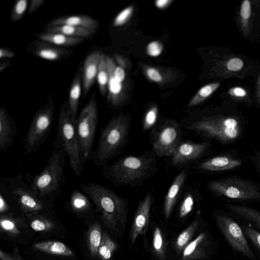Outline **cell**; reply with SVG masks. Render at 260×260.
Returning a JSON list of instances; mask_svg holds the SVG:
<instances>
[{
	"mask_svg": "<svg viewBox=\"0 0 260 260\" xmlns=\"http://www.w3.org/2000/svg\"><path fill=\"white\" fill-rule=\"evenodd\" d=\"M156 162L151 154L129 155L103 166V174L115 185H140L155 173Z\"/></svg>",
	"mask_w": 260,
	"mask_h": 260,
	"instance_id": "6da1fadb",
	"label": "cell"
},
{
	"mask_svg": "<svg viewBox=\"0 0 260 260\" xmlns=\"http://www.w3.org/2000/svg\"><path fill=\"white\" fill-rule=\"evenodd\" d=\"M66 157L64 150L56 139L43 170L33 177L26 174L29 185L41 199L51 201L60 194L66 180L64 168Z\"/></svg>",
	"mask_w": 260,
	"mask_h": 260,
	"instance_id": "7a4b0ae2",
	"label": "cell"
},
{
	"mask_svg": "<svg viewBox=\"0 0 260 260\" xmlns=\"http://www.w3.org/2000/svg\"><path fill=\"white\" fill-rule=\"evenodd\" d=\"M81 190L93 203L105 225L117 231L125 223L127 201L110 188L94 182L82 183Z\"/></svg>",
	"mask_w": 260,
	"mask_h": 260,
	"instance_id": "3957f363",
	"label": "cell"
},
{
	"mask_svg": "<svg viewBox=\"0 0 260 260\" xmlns=\"http://www.w3.org/2000/svg\"><path fill=\"white\" fill-rule=\"evenodd\" d=\"M127 116L119 115L112 118L101 132L98 144L92 152V163L103 167L124 147L130 128Z\"/></svg>",
	"mask_w": 260,
	"mask_h": 260,
	"instance_id": "277c9868",
	"label": "cell"
},
{
	"mask_svg": "<svg viewBox=\"0 0 260 260\" xmlns=\"http://www.w3.org/2000/svg\"><path fill=\"white\" fill-rule=\"evenodd\" d=\"M57 140L68 157L71 168L77 177H80L84 170L83 159L76 131V122L71 117L68 103L60 107L57 125Z\"/></svg>",
	"mask_w": 260,
	"mask_h": 260,
	"instance_id": "5b68a950",
	"label": "cell"
},
{
	"mask_svg": "<svg viewBox=\"0 0 260 260\" xmlns=\"http://www.w3.org/2000/svg\"><path fill=\"white\" fill-rule=\"evenodd\" d=\"M186 128L222 144L236 140L240 133L237 120L231 117H204L185 124Z\"/></svg>",
	"mask_w": 260,
	"mask_h": 260,
	"instance_id": "8992f818",
	"label": "cell"
},
{
	"mask_svg": "<svg viewBox=\"0 0 260 260\" xmlns=\"http://www.w3.org/2000/svg\"><path fill=\"white\" fill-rule=\"evenodd\" d=\"M98 121L97 104L94 96H92L80 112L76 122V131L84 162L91 159Z\"/></svg>",
	"mask_w": 260,
	"mask_h": 260,
	"instance_id": "52a82bcc",
	"label": "cell"
},
{
	"mask_svg": "<svg viewBox=\"0 0 260 260\" xmlns=\"http://www.w3.org/2000/svg\"><path fill=\"white\" fill-rule=\"evenodd\" d=\"M54 106L52 100L40 109L32 119L24 141V151H36L46 140L52 128Z\"/></svg>",
	"mask_w": 260,
	"mask_h": 260,
	"instance_id": "ba28073f",
	"label": "cell"
},
{
	"mask_svg": "<svg viewBox=\"0 0 260 260\" xmlns=\"http://www.w3.org/2000/svg\"><path fill=\"white\" fill-rule=\"evenodd\" d=\"M209 188L217 196L249 200L260 199V189L253 182L246 179L229 178L214 180L209 182Z\"/></svg>",
	"mask_w": 260,
	"mask_h": 260,
	"instance_id": "9c48e42d",
	"label": "cell"
},
{
	"mask_svg": "<svg viewBox=\"0 0 260 260\" xmlns=\"http://www.w3.org/2000/svg\"><path fill=\"white\" fill-rule=\"evenodd\" d=\"M20 176L11 178H3L1 184L4 186V193L12 195L20 208L26 212H38L44 208V203L48 201L40 198L30 186L24 183Z\"/></svg>",
	"mask_w": 260,
	"mask_h": 260,
	"instance_id": "30bf717a",
	"label": "cell"
},
{
	"mask_svg": "<svg viewBox=\"0 0 260 260\" xmlns=\"http://www.w3.org/2000/svg\"><path fill=\"white\" fill-rule=\"evenodd\" d=\"M181 143V129L173 120L165 121L159 126L152 142L153 150L159 157H171Z\"/></svg>",
	"mask_w": 260,
	"mask_h": 260,
	"instance_id": "8fae6325",
	"label": "cell"
},
{
	"mask_svg": "<svg viewBox=\"0 0 260 260\" xmlns=\"http://www.w3.org/2000/svg\"><path fill=\"white\" fill-rule=\"evenodd\" d=\"M219 228L230 245L236 250L253 259L254 255L240 226L234 220L224 215L217 216Z\"/></svg>",
	"mask_w": 260,
	"mask_h": 260,
	"instance_id": "7c38bea8",
	"label": "cell"
},
{
	"mask_svg": "<svg viewBox=\"0 0 260 260\" xmlns=\"http://www.w3.org/2000/svg\"><path fill=\"white\" fill-rule=\"evenodd\" d=\"M209 147L207 143L181 142L171 156V164L178 166L193 161L200 158Z\"/></svg>",
	"mask_w": 260,
	"mask_h": 260,
	"instance_id": "4fadbf2b",
	"label": "cell"
},
{
	"mask_svg": "<svg viewBox=\"0 0 260 260\" xmlns=\"http://www.w3.org/2000/svg\"><path fill=\"white\" fill-rule=\"evenodd\" d=\"M152 202V194L150 192H147L138 205L131 231V244H133L139 235L146 232Z\"/></svg>",
	"mask_w": 260,
	"mask_h": 260,
	"instance_id": "5bb4252c",
	"label": "cell"
},
{
	"mask_svg": "<svg viewBox=\"0 0 260 260\" xmlns=\"http://www.w3.org/2000/svg\"><path fill=\"white\" fill-rule=\"evenodd\" d=\"M17 133L13 118L3 107H0V151H5L13 144Z\"/></svg>",
	"mask_w": 260,
	"mask_h": 260,
	"instance_id": "9a60e30c",
	"label": "cell"
},
{
	"mask_svg": "<svg viewBox=\"0 0 260 260\" xmlns=\"http://www.w3.org/2000/svg\"><path fill=\"white\" fill-rule=\"evenodd\" d=\"M102 52L95 51L90 53L85 59L83 66V90L87 94L97 77Z\"/></svg>",
	"mask_w": 260,
	"mask_h": 260,
	"instance_id": "2e32d148",
	"label": "cell"
},
{
	"mask_svg": "<svg viewBox=\"0 0 260 260\" xmlns=\"http://www.w3.org/2000/svg\"><path fill=\"white\" fill-rule=\"evenodd\" d=\"M185 171L180 172L174 178L165 197L164 213L166 218L170 217L186 178Z\"/></svg>",
	"mask_w": 260,
	"mask_h": 260,
	"instance_id": "e0dca14e",
	"label": "cell"
},
{
	"mask_svg": "<svg viewBox=\"0 0 260 260\" xmlns=\"http://www.w3.org/2000/svg\"><path fill=\"white\" fill-rule=\"evenodd\" d=\"M242 161L229 156H215L202 161L199 168L203 171L219 172L234 169L240 166Z\"/></svg>",
	"mask_w": 260,
	"mask_h": 260,
	"instance_id": "ac0fdd59",
	"label": "cell"
},
{
	"mask_svg": "<svg viewBox=\"0 0 260 260\" xmlns=\"http://www.w3.org/2000/svg\"><path fill=\"white\" fill-rule=\"evenodd\" d=\"M69 25L89 29L95 30L99 23L96 20L83 15H71L60 17L51 21L48 26Z\"/></svg>",
	"mask_w": 260,
	"mask_h": 260,
	"instance_id": "d6986e66",
	"label": "cell"
},
{
	"mask_svg": "<svg viewBox=\"0 0 260 260\" xmlns=\"http://www.w3.org/2000/svg\"><path fill=\"white\" fill-rule=\"evenodd\" d=\"M207 236L205 233L200 234L183 249L181 260H198L205 256Z\"/></svg>",
	"mask_w": 260,
	"mask_h": 260,
	"instance_id": "ffe728a7",
	"label": "cell"
},
{
	"mask_svg": "<svg viewBox=\"0 0 260 260\" xmlns=\"http://www.w3.org/2000/svg\"><path fill=\"white\" fill-rule=\"evenodd\" d=\"M34 45V53L48 60H58L69 53L68 50L47 45L43 42H37Z\"/></svg>",
	"mask_w": 260,
	"mask_h": 260,
	"instance_id": "44dd1931",
	"label": "cell"
},
{
	"mask_svg": "<svg viewBox=\"0 0 260 260\" xmlns=\"http://www.w3.org/2000/svg\"><path fill=\"white\" fill-rule=\"evenodd\" d=\"M81 92V76L78 73L72 83L68 101L69 110L72 119L77 122L79 99Z\"/></svg>",
	"mask_w": 260,
	"mask_h": 260,
	"instance_id": "7402d4cb",
	"label": "cell"
},
{
	"mask_svg": "<svg viewBox=\"0 0 260 260\" xmlns=\"http://www.w3.org/2000/svg\"><path fill=\"white\" fill-rule=\"evenodd\" d=\"M42 41L61 46H72L80 43L83 39L74 38L56 32L45 31L39 36Z\"/></svg>",
	"mask_w": 260,
	"mask_h": 260,
	"instance_id": "603a6c76",
	"label": "cell"
},
{
	"mask_svg": "<svg viewBox=\"0 0 260 260\" xmlns=\"http://www.w3.org/2000/svg\"><path fill=\"white\" fill-rule=\"evenodd\" d=\"M35 249L46 253L65 256H73L74 253L64 244L58 241H45L34 244Z\"/></svg>",
	"mask_w": 260,
	"mask_h": 260,
	"instance_id": "cb8c5ba5",
	"label": "cell"
},
{
	"mask_svg": "<svg viewBox=\"0 0 260 260\" xmlns=\"http://www.w3.org/2000/svg\"><path fill=\"white\" fill-rule=\"evenodd\" d=\"M94 31L95 30L69 25L48 26L46 28V31L59 32L70 37L82 39L89 37Z\"/></svg>",
	"mask_w": 260,
	"mask_h": 260,
	"instance_id": "d4e9b609",
	"label": "cell"
},
{
	"mask_svg": "<svg viewBox=\"0 0 260 260\" xmlns=\"http://www.w3.org/2000/svg\"><path fill=\"white\" fill-rule=\"evenodd\" d=\"M90 199L82 191L74 190L70 199V204L72 210L77 213H83L89 211L91 206Z\"/></svg>",
	"mask_w": 260,
	"mask_h": 260,
	"instance_id": "484cf974",
	"label": "cell"
},
{
	"mask_svg": "<svg viewBox=\"0 0 260 260\" xmlns=\"http://www.w3.org/2000/svg\"><path fill=\"white\" fill-rule=\"evenodd\" d=\"M227 207L260 229V211L243 206L228 204Z\"/></svg>",
	"mask_w": 260,
	"mask_h": 260,
	"instance_id": "4316f807",
	"label": "cell"
},
{
	"mask_svg": "<svg viewBox=\"0 0 260 260\" xmlns=\"http://www.w3.org/2000/svg\"><path fill=\"white\" fill-rule=\"evenodd\" d=\"M88 246L92 256L98 255V250L101 242L102 232L100 225L95 222L89 228L88 232Z\"/></svg>",
	"mask_w": 260,
	"mask_h": 260,
	"instance_id": "83f0119b",
	"label": "cell"
},
{
	"mask_svg": "<svg viewBox=\"0 0 260 260\" xmlns=\"http://www.w3.org/2000/svg\"><path fill=\"white\" fill-rule=\"evenodd\" d=\"M220 85L219 82H214L204 85L192 97L189 101L188 106L193 107L200 104L212 95L220 86Z\"/></svg>",
	"mask_w": 260,
	"mask_h": 260,
	"instance_id": "f1b7e54d",
	"label": "cell"
},
{
	"mask_svg": "<svg viewBox=\"0 0 260 260\" xmlns=\"http://www.w3.org/2000/svg\"><path fill=\"white\" fill-rule=\"evenodd\" d=\"M117 249V244L105 232L102 233V238L98 250V255L102 260L110 259Z\"/></svg>",
	"mask_w": 260,
	"mask_h": 260,
	"instance_id": "f546056e",
	"label": "cell"
},
{
	"mask_svg": "<svg viewBox=\"0 0 260 260\" xmlns=\"http://www.w3.org/2000/svg\"><path fill=\"white\" fill-rule=\"evenodd\" d=\"M97 80L102 94L106 93L109 81V73L107 64L106 55L102 53L97 74Z\"/></svg>",
	"mask_w": 260,
	"mask_h": 260,
	"instance_id": "4dcf8cb0",
	"label": "cell"
},
{
	"mask_svg": "<svg viewBox=\"0 0 260 260\" xmlns=\"http://www.w3.org/2000/svg\"><path fill=\"white\" fill-rule=\"evenodd\" d=\"M199 225V221L194 220L187 228L183 231L177 237L175 245L180 251L184 248V247L190 242V241L194 234Z\"/></svg>",
	"mask_w": 260,
	"mask_h": 260,
	"instance_id": "1f68e13d",
	"label": "cell"
},
{
	"mask_svg": "<svg viewBox=\"0 0 260 260\" xmlns=\"http://www.w3.org/2000/svg\"><path fill=\"white\" fill-rule=\"evenodd\" d=\"M251 14V3L248 0L243 1L240 10V24L243 32L246 34L249 28V21Z\"/></svg>",
	"mask_w": 260,
	"mask_h": 260,
	"instance_id": "d6a6232c",
	"label": "cell"
},
{
	"mask_svg": "<svg viewBox=\"0 0 260 260\" xmlns=\"http://www.w3.org/2000/svg\"><path fill=\"white\" fill-rule=\"evenodd\" d=\"M158 117V108L154 106L149 108L145 114L143 120V129L147 131L156 124Z\"/></svg>",
	"mask_w": 260,
	"mask_h": 260,
	"instance_id": "836d02e7",
	"label": "cell"
},
{
	"mask_svg": "<svg viewBox=\"0 0 260 260\" xmlns=\"http://www.w3.org/2000/svg\"><path fill=\"white\" fill-rule=\"evenodd\" d=\"M31 228L37 232L46 231L52 227V223L46 218L37 214L30 222Z\"/></svg>",
	"mask_w": 260,
	"mask_h": 260,
	"instance_id": "e575fe53",
	"label": "cell"
},
{
	"mask_svg": "<svg viewBox=\"0 0 260 260\" xmlns=\"http://www.w3.org/2000/svg\"><path fill=\"white\" fill-rule=\"evenodd\" d=\"M27 0H19L16 2L11 13L12 21H17L23 17L27 9Z\"/></svg>",
	"mask_w": 260,
	"mask_h": 260,
	"instance_id": "d590c367",
	"label": "cell"
},
{
	"mask_svg": "<svg viewBox=\"0 0 260 260\" xmlns=\"http://www.w3.org/2000/svg\"><path fill=\"white\" fill-rule=\"evenodd\" d=\"M153 246L156 253L160 257L164 255V244L163 237L160 229L156 227L153 237Z\"/></svg>",
	"mask_w": 260,
	"mask_h": 260,
	"instance_id": "8d00e7d4",
	"label": "cell"
},
{
	"mask_svg": "<svg viewBox=\"0 0 260 260\" xmlns=\"http://www.w3.org/2000/svg\"><path fill=\"white\" fill-rule=\"evenodd\" d=\"M133 12V6H129L123 9L115 17L113 21L114 26H120L125 24L131 17Z\"/></svg>",
	"mask_w": 260,
	"mask_h": 260,
	"instance_id": "74e56055",
	"label": "cell"
},
{
	"mask_svg": "<svg viewBox=\"0 0 260 260\" xmlns=\"http://www.w3.org/2000/svg\"><path fill=\"white\" fill-rule=\"evenodd\" d=\"M193 205V198L191 194H188L181 204L179 210L180 218H183L187 215L192 211Z\"/></svg>",
	"mask_w": 260,
	"mask_h": 260,
	"instance_id": "f35d334b",
	"label": "cell"
},
{
	"mask_svg": "<svg viewBox=\"0 0 260 260\" xmlns=\"http://www.w3.org/2000/svg\"><path fill=\"white\" fill-rule=\"evenodd\" d=\"M164 50L163 44L158 41H152L149 42L146 48V52L150 57L159 56Z\"/></svg>",
	"mask_w": 260,
	"mask_h": 260,
	"instance_id": "ab89813d",
	"label": "cell"
},
{
	"mask_svg": "<svg viewBox=\"0 0 260 260\" xmlns=\"http://www.w3.org/2000/svg\"><path fill=\"white\" fill-rule=\"evenodd\" d=\"M0 224L1 228L5 231L12 234L17 233L18 230L14 219L7 215L2 216Z\"/></svg>",
	"mask_w": 260,
	"mask_h": 260,
	"instance_id": "60d3db41",
	"label": "cell"
},
{
	"mask_svg": "<svg viewBox=\"0 0 260 260\" xmlns=\"http://www.w3.org/2000/svg\"><path fill=\"white\" fill-rule=\"evenodd\" d=\"M243 67V61L237 57H231L225 62L226 69L231 72H238L241 70Z\"/></svg>",
	"mask_w": 260,
	"mask_h": 260,
	"instance_id": "b9f144b4",
	"label": "cell"
},
{
	"mask_svg": "<svg viewBox=\"0 0 260 260\" xmlns=\"http://www.w3.org/2000/svg\"><path fill=\"white\" fill-rule=\"evenodd\" d=\"M243 232L260 250V233L250 227H243Z\"/></svg>",
	"mask_w": 260,
	"mask_h": 260,
	"instance_id": "7bdbcfd3",
	"label": "cell"
},
{
	"mask_svg": "<svg viewBox=\"0 0 260 260\" xmlns=\"http://www.w3.org/2000/svg\"><path fill=\"white\" fill-rule=\"evenodd\" d=\"M145 74L150 81L155 83H161L163 77L160 72L156 68L148 67L145 70Z\"/></svg>",
	"mask_w": 260,
	"mask_h": 260,
	"instance_id": "ee69618b",
	"label": "cell"
},
{
	"mask_svg": "<svg viewBox=\"0 0 260 260\" xmlns=\"http://www.w3.org/2000/svg\"><path fill=\"white\" fill-rule=\"evenodd\" d=\"M0 258L1 260H21L17 248H16V251L13 254L4 252L1 249L0 250Z\"/></svg>",
	"mask_w": 260,
	"mask_h": 260,
	"instance_id": "f6af8a7d",
	"label": "cell"
},
{
	"mask_svg": "<svg viewBox=\"0 0 260 260\" xmlns=\"http://www.w3.org/2000/svg\"><path fill=\"white\" fill-rule=\"evenodd\" d=\"M229 93L233 96L243 98L246 96V91L241 87H235L229 90Z\"/></svg>",
	"mask_w": 260,
	"mask_h": 260,
	"instance_id": "bcb514c9",
	"label": "cell"
},
{
	"mask_svg": "<svg viewBox=\"0 0 260 260\" xmlns=\"http://www.w3.org/2000/svg\"><path fill=\"white\" fill-rule=\"evenodd\" d=\"M44 2V0H32L28 8V13L30 14L35 12Z\"/></svg>",
	"mask_w": 260,
	"mask_h": 260,
	"instance_id": "7dc6e473",
	"label": "cell"
},
{
	"mask_svg": "<svg viewBox=\"0 0 260 260\" xmlns=\"http://www.w3.org/2000/svg\"><path fill=\"white\" fill-rule=\"evenodd\" d=\"M15 52L9 49L1 48L0 49V58H12L15 56Z\"/></svg>",
	"mask_w": 260,
	"mask_h": 260,
	"instance_id": "c3c4849f",
	"label": "cell"
},
{
	"mask_svg": "<svg viewBox=\"0 0 260 260\" xmlns=\"http://www.w3.org/2000/svg\"><path fill=\"white\" fill-rule=\"evenodd\" d=\"M172 2V0H157L155 1L154 5L158 9L163 10L167 8Z\"/></svg>",
	"mask_w": 260,
	"mask_h": 260,
	"instance_id": "681fc988",
	"label": "cell"
},
{
	"mask_svg": "<svg viewBox=\"0 0 260 260\" xmlns=\"http://www.w3.org/2000/svg\"><path fill=\"white\" fill-rule=\"evenodd\" d=\"M9 205L6 201L4 196L0 193V212L4 213L9 210Z\"/></svg>",
	"mask_w": 260,
	"mask_h": 260,
	"instance_id": "f907efd6",
	"label": "cell"
},
{
	"mask_svg": "<svg viewBox=\"0 0 260 260\" xmlns=\"http://www.w3.org/2000/svg\"><path fill=\"white\" fill-rule=\"evenodd\" d=\"M255 96L257 102L260 103V72L256 83Z\"/></svg>",
	"mask_w": 260,
	"mask_h": 260,
	"instance_id": "816d5d0a",
	"label": "cell"
},
{
	"mask_svg": "<svg viewBox=\"0 0 260 260\" xmlns=\"http://www.w3.org/2000/svg\"><path fill=\"white\" fill-rule=\"evenodd\" d=\"M8 66V62H2L0 64V71L2 72L3 70H5Z\"/></svg>",
	"mask_w": 260,
	"mask_h": 260,
	"instance_id": "f5cc1de1",
	"label": "cell"
},
{
	"mask_svg": "<svg viewBox=\"0 0 260 260\" xmlns=\"http://www.w3.org/2000/svg\"><path fill=\"white\" fill-rule=\"evenodd\" d=\"M258 167L260 169V158L259 159V161H258Z\"/></svg>",
	"mask_w": 260,
	"mask_h": 260,
	"instance_id": "db71d44e",
	"label": "cell"
},
{
	"mask_svg": "<svg viewBox=\"0 0 260 260\" xmlns=\"http://www.w3.org/2000/svg\"><path fill=\"white\" fill-rule=\"evenodd\" d=\"M257 154L258 156H260V151L257 152Z\"/></svg>",
	"mask_w": 260,
	"mask_h": 260,
	"instance_id": "11a10c76",
	"label": "cell"
}]
</instances>
